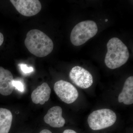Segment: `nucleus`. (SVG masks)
<instances>
[{"label": "nucleus", "instance_id": "17", "mask_svg": "<svg viewBox=\"0 0 133 133\" xmlns=\"http://www.w3.org/2000/svg\"><path fill=\"white\" fill-rule=\"evenodd\" d=\"M40 133H52L51 131L48 129H43L40 132Z\"/></svg>", "mask_w": 133, "mask_h": 133}, {"label": "nucleus", "instance_id": "6", "mask_svg": "<svg viewBox=\"0 0 133 133\" xmlns=\"http://www.w3.org/2000/svg\"><path fill=\"white\" fill-rule=\"evenodd\" d=\"M69 77L76 85L83 89L89 88L93 83L91 74L80 66H75L71 69L69 73Z\"/></svg>", "mask_w": 133, "mask_h": 133}, {"label": "nucleus", "instance_id": "3", "mask_svg": "<svg viewBox=\"0 0 133 133\" xmlns=\"http://www.w3.org/2000/svg\"><path fill=\"white\" fill-rule=\"evenodd\" d=\"M97 25L92 21L80 22L74 26L71 33V42L75 46H80L97 33Z\"/></svg>", "mask_w": 133, "mask_h": 133}, {"label": "nucleus", "instance_id": "12", "mask_svg": "<svg viewBox=\"0 0 133 133\" xmlns=\"http://www.w3.org/2000/svg\"><path fill=\"white\" fill-rule=\"evenodd\" d=\"M13 116L9 109L0 108V133H8L12 125Z\"/></svg>", "mask_w": 133, "mask_h": 133}, {"label": "nucleus", "instance_id": "11", "mask_svg": "<svg viewBox=\"0 0 133 133\" xmlns=\"http://www.w3.org/2000/svg\"><path fill=\"white\" fill-rule=\"evenodd\" d=\"M118 100L119 102H123L124 104L129 105L133 104V76H130L126 79L122 91L119 95Z\"/></svg>", "mask_w": 133, "mask_h": 133}, {"label": "nucleus", "instance_id": "8", "mask_svg": "<svg viewBox=\"0 0 133 133\" xmlns=\"http://www.w3.org/2000/svg\"><path fill=\"white\" fill-rule=\"evenodd\" d=\"M62 109L60 107H53L48 110L44 118L45 123L53 128L62 127L65 124V120L62 116Z\"/></svg>", "mask_w": 133, "mask_h": 133}, {"label": "nucleus", "instance_id": "15", "mask_svg": "<svg viewBox=\"0 0 133 133\" xmlns=\"http://www.w3.org/2000/svg\"><path fill=\"white\" fill-rule=\"evenodd\" d=\"M4 41V36L2 33L0 32V46L2 45Z\"/></svg>", "mask_w": 133, "mask_h": 133}, {"label": "nucleus", "instance_id": "1", "mask_svg": "<svg viewBox=\"0 0 133 133\" xmlns=\"http://www.w3.org/2000/svg\"><path fill=\"white\" fill-rule=\"evenodd\" d=\"M24 44L30 53L39 57L49 55L54 48L52 40L45 33L36 29L27 33Z\"/></svg>", "mask_w": 133, "mask_h": 133}, {"label": "nucleus", "instance_id": "2", "mask_svg": "<svg viewBox=\"0 0 133 133\" xmlns=\"http://www.w3.org/2000/svg\"><path fill=\"white\" fill-rule=\"evenodd\" d=\"M107 52L105 63L109 69H115L125 64L129 59L128 48L117 37L110 39L107 44Z\"/></svg>", "mask_w": 133, "mask_h": 133}, {"label": "nucleus", "instance_id": "7", "mask_svg": "<svg viewBox=\"0 0 133 133\" xmlns=\"http://www.w3.org/2000/svg\"><path fill=\"white\" fill-rule=\"evenodd\" d=\"M16 10L25 16L37 14L42 9V5L38 0H10Z\"/></svg>", "mask_w": 133, "mask_h": 133}, {"label": "nucleus", "instance_id": "14", "mask_svg": "<svg viewBox=\"0 0 133 133\" xmlns=\"http://www.w3.org/2000/svg\"><path fill=\"white\" fill-rule=\"evenodd\" d=\"M20 66L22 71L25 74L30 73L34 71L33 67H29L26 64H21L20 65Z\"/></svg>", "mask_w": 133, "mask_h": 133}, {"label": "nucleus", "instance_id": "10", "mask_svg": "<svg viewBox=\"0 0 133 133\" xmlns=\"http://www.w3.org/2000/svg\"><path fill=\"white\" fill-rule=\"evenodd\" d=\"M51 92V90L49 85L47 83H43L32 92L31 99L36 104L43 105L49 99Z\"/></svg>", "mask_w": 133, "mask_h": 133}, {"label": "nucleus", "instance_id": "5", "mask_svg": "<svg viewBox=\"0 0 133 133\" xmlns=\"http://www.w3.org/2000/svg\"><path fill=\"white\" fill-rule=\"evenodd\" d=\"M54 91L62 101L70 104L76 101L78 97V92L76 87L71 83L60 80L55 83Z\"/></svg>", "mask_w": 133, "mask_h": 133}, {"label": "nucleus", "instance_id": "16", "mask_svg": "<svg viewBox=\"0 0 133 133\" xmlns=\"http://www.w3.org/2000/svg\"><path fill=\"white\" fill-rule=\"evenodd\" d=\"M63 133H77L76 131L71 129H66L64 131Z\"/></svg>", "mask_w": 133, "mask_h": 133}, {"label": "nucleus", "instance_id": "9", "mask_svg": "<svg viewBox=\"0 0 133 133\" xmlns=\"http://www.w3.org/2000/svg\"><path fill=\"white\" fill-rule=\"evenodd\" d=\"M14 81L11 72L0 66V94L4 96L10 95L14 88Z\"/></svg>", "mask_w": 133, "mask_h": 133}, {"label": "nucleus", "instance_id": "18", "mask_svg": "<svg viewBox=\"0 0 133 133\" xmlns=\"http://www.w3.org/2000/svg\"><path fill=\"white\" fill-rule=\"evenodd\" d=\"M107 21H108V20H107V19H106V20H105V21H106V22H107Z\"/></svg>", "mask_w": 133, "mask_h": 133}, {"label": "nucleus", "instance_id": "13", "mask_svg": "<svg viewBox=\"0 0 133 133\" xmlns=\"http://www.w3.org/2000/svg\"><path fill=\"white\" fill-rule=\"evenodd\" d=\"M13 85L18 90L22 92L24 91V87L23 84L21 81L14 80L13 82Z\"/></svg>", "mask_w": 133, "mask_h": 133}, {"label": "nucleus", "instance_id": "4", "mask_svg": "<svg viewBox=\"0 0 133 133\" xmlns=\"http://www.w3.org/2000/svg\"><path fill=\"white\" fill-rule=\"evenodd\" d=\"M116 114L108 109H98L92 112L88 116V123L92 130L97 131L109 127L116 120Z\"/></svg>", "mask_w": 133, "mask_h": 133}]
</instances>
